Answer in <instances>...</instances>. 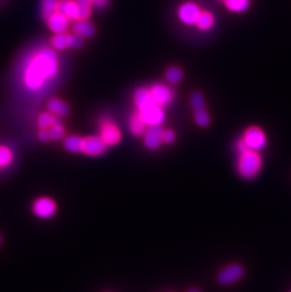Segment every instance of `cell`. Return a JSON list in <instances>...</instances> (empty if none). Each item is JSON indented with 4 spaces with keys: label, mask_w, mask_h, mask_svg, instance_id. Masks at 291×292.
Returning <instances> with one entry per match:
<instances>
[{
    "label": "cell",
    "mask_w": 291,
    "mask_h": 292,
    "mask_svg": "<svg viewBox=\"0 0 291 292\" xmlns=\"http://www.w3.org/2000/svg\"><path fill=\"white\" fill-rule=\"evenodd\" d=\"M60 69L54 48L42 47L32 51L21 67L22 85L31 93H39L57 77Z\"/></svg>",
    "instance_id": "1"
},
{
    "label": "cell",
    "mask_w": 291,
    "mask_h": 292,
    "mask_svg": "<svg viewBox=\"0 0 291 292\" xmlns=\"http://www.w3.org/2000/svg\"><path fill=\"white\" fill-rule=\"evenodd\" d=\"M237 168V172L244 179H254L260 172L262 158L257 151L249 149L239 155Z\"/></svg>",
    "instance_id": "2"
},
{
    "label": "cell",
    "mask_w": 291,
    "mask_h": 292,
    "mask_svg": "<svg viewBox=\"0 0 291 292\" xmlns=\"http://www.w3.org/2000/svg\"><path fill=\"white\" fill-rule=\"evenodd\" d=\"M242 139L248 148L255 151H259L267 147V135L265 131L257 126L249 127L244 132Z\"/></svg>",
    "instance_id": "3"
},
{
    "label": "cell",
    "mask_w": 291,
    "mask_h": 292,
    "mask_svg": "<svg viewBox=\"0 0 291 292\" xmlns=\"http://www.w3.org/2000/svg\"><path fill=\"white\" fill-rule=\"evenodd\" d=\"M32 212L41 220H49L56 215L57 205L52 199L40 197L32 203Z\"/></svg>",
    "instance_id": "4"
},
{
    "label": "cell",
    "mask_w": 291,
    "mask_h": 292,
    "mask_svg": "<svg viewBox=\"0 0 291 292\" xmlns=\"http://www.w3.org/2000/svg\"><path fill=\"white\" fill-rule=\"evenodd\" d=\"M84 45V38L67 32L55 34L51 38V46L55 50H65L67 48H79Z\"/></svg>",
    "instance_id": "5"
},
{
    "label": "cell",
    "mask_w": 291,
    "mask_h": 292,
    "mask_svg": "<svg viewBox=\"0 0 291 292\" xmlns=\"http://www.w3.org/2000/svg\"><path fill=\"white\" fill-rule=\"evenodd\" d=\"M152 102L160 107H165L171 103L174 98V92L165 84H156L149 89Z\"/></svg>",
    "instance_id": "6"
},
{
    "label": "cell",
    "mask_w": 291,
    "mask_h": 292,
    "mask_svg": "<svg viewBox=\"0 0 291 292\" xmlns=\"http://www.w3.org/2000/svg\"><path fill=\"white\" fill-rule=\"evenodd\" d=\"M245 274V270L239 264H231L222 268L217 277L218 284L222 286H229L240 280Z\"/></svg>",
    "instance_id": "7"
},
{
    "label": "cell",
    "mask_w": 291,
    "mask_h": 292,
    "mask_svg": "<svg viewBox=\"0 0 291 292\" xmlns=\"http://www.w3.org/2000/svg\"><path fill=\"white\" fill-rule=\"evenodd\" d=\"M200 8L194 2H184L178 9V17L182 24L191 26L196 25L198 19L200 17Z\"/></svg>",
    "instance_id": "8"
},
{
    "label": "cell",
    "mask_w": 291,
    "mask_h": 292,
    "mask_svg": "<svg viewBox=\"0 0 291 292\" xmlns=\"http://www.w3.org/2000/svg\"><path fill=\"white\" fill-rule=\"evenodd\" d=\"M107 146H115L121 140V132L117 126L111 120H104L100 126V135Z\"/></svg>",
    "instance_id": "9"
},
{
    "label": "cell",
    "mask_w": 291,
    "mask_h": 292,
    "mask_svg": "<svg viewBox=\"0 0 291 292\" xmlns=\"http://www.w3.org/2000/svg\"><path fill=\"white\" fill-rule=\"evenodd\" d=\"M163 129L161 126H148L143 134L144 145L147 149L155 150L163 143Z\"/></svg>",
    "instance_id": "10"
},
{
    "label": "cell",
    "mask_w": 291,
    "mask_h": 292,
    "mask_svg": "<svg viewBox=\"0 0 291 292\" xmlns=\"http://www.w3.org/2000/svg\"><path fill=\"white\" fill-rule=\"evenodd\" d=\"M107 147L100 137H88L85 138L82 153L90 157H97L105 153Z\"/></svg>",
    "instance_id": "11"
},
{
    "label": "cell",
    "mask_w": 291,
    "mask_h": 292,
    "mask_svg": "<svg viewBox=\"0 0 291 292\" xmlns=\"http://www.w3.org/2000/svg\"><path fill=\"white\" fill-rule=\"evenodd\" d=\"M139 113L147 126H161L164 123L165 119L163 107H160L155 104L139 112Z\"/></svg>",
    "instance_id": "12"
},
{
    "label": "cell",
    "mask_w": 291,
    "mask_h": 292,
    "mask_svg": "<svg viewBox=\"0 0 291 292\" xmlns=\"http://www.w3.org/2000/svg\"><path fill=\"white\" fill-rule=\"evenodd\" d=\"M47 20V24L54 34L67 32L70 27V20L67 19L63 13L56 12L52 15H50Z\"/></svg>",
    "instance_id": "13"
},
{
    "label": "cell",
    "mask_w": 291,
    "mask_h": 292,
    "mask_svg": "<svg viewBox=\"0 0 291 292\" xmlns=\"http://www.w3.org/2000/svg\"><path fill=\"white\" fill-rule=\"evenodd\" d=\"M58 12L63 13L70 21L79 19V8L75 0H59Z\"/></svg>",
    "instance_id": "14"
},
{
    "label": "cell",
    "mask_w": 291,
    "mask_h": 292,
    "mask_svg": "<svg viewBox=\"0 0 291 292\" xmlns=\"http://www.w3.org/2000/svg\"><path fill=\"white\" fill-rule=\"evenodd\" d=\"M134 101L138 112H142L154 105L150 91L146 88H139L134 92Z\"/></svg>",
    "instance_id": "15"
},
{
    "label": "cell",
    "mask_w": 291,
    "mask_h": 292,
    "mask_svg": "<svg viewBox=\"0 0 291 292\" xmlns=\"http://www.w3.org/2000/svg\"><path fill=\"white\" fill-rule=\"evenodd\" d=\"M73 31L81 38H90L95 34V27L88 20L78 19L73 25Z\"/></svg>",
    "instance_id": "16"
},
{
    "label": "cell",
    "mask_w": 291,
    "mask_h": 292,
    "mask_svg": "<svg viewBox=\"0 0 291 292\" xmlns=\"http://www.w3.org/2000/svg\"><path fill=\"white\" fill-rule=\"evenodd\" d=\"M47 106H48L49 112L58 118L66 116L69 113V106L67 105V102L61 101L60 99H57V98L50 99L48 102Z\"/></svg>",
    "instance_id": "17"
},
{
    "label": "cell",
    "mask_w": 291,
    "mask_h": 292,
    "mask_svg": "<svg viewBox=\"0 0 291 292\" xmlns=\"http://www.w3.org/2000/svg\"><path fill=\"white\" fill-rule=\"evenodd\" d=\"M84 141L85 138L78 135H69L64 140V147L68 152L80 153L84 150Z\"/></svg>",
    "instance_id": "18"
},
{
    "label": "cell",
    "mask_w": 291,
    "mask_h": 292,
    "mask_svg": "<svg viewBox=\"0 0 291 292\" xmlns=\"http://www.w3.org/2000/svg\"><path fill=\"white\" fill-rule=\"evenodd\" d=\"M147 128H148V126L144 122L143 119L141 118L139 112L138 111L135 112L132 115L131 120H130V129H131L132 133L135 137L143 135Z\"/></svg>",
    "instance_id": "19"
},
{
    "label": "cell",
    "mask_w": 291,
    "mask_h": 292,
    "mask_svg": "<svg viewBox=\"0 0 291 292\" xmlns=\"http://www.w3.org/2000/svg\"><path fill=\"white\" fill-rule=\"evenodd\" d=\"M227 10L235 13L247 12L252 5V0H223Z\"/></svg>",
    "instance_id": "20"
},
{
    "label": "cell",
    "mask_w": 291,
    "mask_h": 292,
    "mask_svg": "<svg viewBox=\"0 0 291 292\" xmlns=\"http://www.w3.org/2000/svg\"><path fill=\"white\" fill-rule=\"evenodd\" d=\"M215 24V17L210 12H201L196 26L200 30H211Z\"/></svg>",
    "instance_id": "21"
},
{
    "label": "cell",
    "mask_w": 291,
    "mask_h": 292,
    "mask_svg": "<svg viewBox=\"0 0 291 292\" xmlns=\"http://www.w3.org/2000/svg\"><path fill=\"white\" fill-rule=\"evenodd\" d=\"M59 0H41V13L45 19L58 12Z\"/></svg>",
    "instance_id": "22"
},
{
    "label": "cell",
    "mask_w": 291,
    "mask_h": 292,
    "mask_svg": "<svg viewBox=\"0 0 291 292\" xmlns=\"http://www.w3.org/2000/svg\"><path fill=\"white\" fill-rule=\"evenodd\" d=\"M58 120H59L55 116L54 114H52L50 112H44V113H40V115L38 116L37 123L41 129L48 130L51 126L54 125Z\"/></svg>",
    "instance_id": "23"
},
{
    "label": "cell",
    "mask_w": 291,
    "mask_h": 292,
    "mask_svg": "<svg viewBox=\"0 0 291 292\" xmlns=\"http://www.w3.org/2000/svg\"><path fill=\"white\" fill-rule=\"evenodd\" d=\"M14 156L12 149L6 146H0V167L6 168L10 167L13 162Z\"/></svg>",
    "instance_id": "24"
},
{
    "label": "cell",
    "mask_w": 291,
    "mask_h": 292,
    "mask_svg": "<svg viewBox=\"0 0 291 292\" xmlns=\"http://www.w3.org/2000/svg\"><path fill=\"white\" fill-rule=\"evenodd\" d=\"M79 8V19L87 20L91 16L92 4L91 0H75Z\"/></svg>",
    "instance_id": "25"
},
{
    "label": "cell",
    "mask_w": 291,
    "mask_h": 292,
    "mask_svg": "<svg viewBox=\"0 0 291 292\" xmlns=\"http://www.w3.org/2000/svg\"><path fill=\"white\" fill-rule=\"evenodd\" d=\"M48 131H49V140L58 141L65 137V128L60 120H58L54 125L51 126L49 129H48Z\"/></svg>",
    "instance_id": "26"
},
{
    "label": "cell",
    "mask_w": 291,
    "mask_h": 292,
    "mask_svg": "<svg viewBox=\"0 0 291 292\" xmlns=\"http://www.w3.org/2000/svg\"><path fill=\"white\" fill-rule=\"evenodd\" d=\"M183 73L182 69L177 66H171L165 72V79L170 84H178L182 81Z\"/></svg>",
    "instance_id": "27"
},
{
    "label": "cell",
    "mask_w": 291,
    "mask_h": 292,
    "mask_svg": "<svg viewBox=\"0 0 291 292\" xmlns=\"http://www.w3.org/2000/svg\"><path fill=\"white\" fill-rule=\"evenodd\" d=\"M194 119L196 123L202 128H205L207 126H209L210 122H211L210 115L204 109L195 111Z\"/></svg>",
    "instance_id": "28"
},
{
    "label": "cell",
    "mask_w": 291,
    "mask_h": 292,
    "mask_svg": "<svg viewBox=\"0 0 291 292\" xmlns=\"http://www.w3.org/2000/svg\"><path fill=\"white\" fill-rule=\"evenodd\" d=\"M191 106L194 109L195 111H199L204 109L205 102L203 96L200 93H194L191 96Z\"/></svg>",
    "instance_id": "29"
},
{
    "label": "cell",
    "mask_w": 291,
    "mask_h": 292,
    "mask_svg": "<svg viewBox=\"0 0 291 292\" xmlns=\"http://www.w3.org/2000/svg\"><path fill=\"white\" fill-rule=\"evenodd\" d=\"M163 143L171 144L175 141V132L172 130H164L163 131Z\"/></svg>",
    "instance_id": "30"
},
{
    "label": "cell",
    "mask_w": 291,
    "mask_h": 292,
    "mask_svg": "<svg viewBox=\"0 0 291 292\" xmlns=\"http://www.w3.org/2000/svg\"><path fill=\"white\" fill-rule=\"evenodd\" d=\"M93 7L97 9H103L109 4L110 0H91Z\"/></svg>",
    "instance_id": "31"
},
{
    "label": "cell",
    "mask_w": 291,
    "mask_h": 292,
    "mask_svg": "<svg viewBox=\"0 0 291 292\" xmlns=\"http://www.w3.org/2000/svg\"><path fill=\"white\" fill-rule=\"evenodd\" d=\"M38 138L42 142H47L48 140H49V131L47 129H41V131L38 133Z\"/></svg>",
    "instance_id": "32"
},
{
    "label": "cell",
    "mask_w": 291,
    "mask_h": 292,
    "mask_svg": "<svg viewBox=\"0 0 291 292\" xmlns=\"http://www.w3.org/2000/svg\"><path fill=\"white\" fill-rule=\"evenodd\" d=\"M237 149H238V152L240 154V153H243V152L249 150L250 149L248 148V146L246 145V143L243 141V139H240L238 141V143H237Z\"/></svg>",
    "instance_id": "33"
},
{
    "label": "cell",
    "mask_w": 291,
    "mask_h": 292,
    "mask_svg": "<svg viewBox=\"0 0 291 292\" xmlns=\"http://www.w3.org/2000/svg\"><path fill=\"white\" fill-rule=\"evenodd\" d=\"M186 292H201L200 291V289H198V288H190V289H188V291Z\"/></svg>",
    "instance_id": "34"
},
{
    "label": "cell",
    "mask_w": 291,
    "mask_h": 292,
    "mask_svg": "<svg viewBox=\"0 0 291 292\" xmlns=\"http://www.w3.org/2000/svg\"><path fill=\"white\" fill-rule=\"evenodd\" d=\"M1 241H2V239H1V237H0V245H1Z\"/></svg>",
    "instance_id": "35"
}]
</instances>
